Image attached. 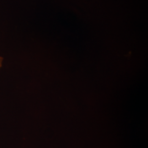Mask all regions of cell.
Wrapping results in <instances>:
<instances>
[{"mask_svg":"<svg viewBox=\"0 0 148 148\" xmlns=\"http://www.w3.org/2000/svg\"><path fill=\"white\" fill-rule=\"evenodd\" d=\"M3 58L2 57H0V69L2 67L3 64Z\"/></svg>","mask_w":148,"mask_h":148,"instance_id":"6da1fadb","label":"cell"}]
</instances>
